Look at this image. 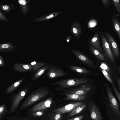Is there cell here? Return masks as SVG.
I'll use <instances>...</instances> for the list:
<instances>
[{
    "mask_svg": "<svg viewBox=\"0 0 120 120\" xmlns=\"http://www.w3.org/2000/svg\"><path fill=\"white\" fill-rule=\"evenodd\" d=\"M0 11L5 13H9L14 9V4H0Z\"/></svg>",
    "mask_w": 120,
    "mask_h": 120,
    "instance_id": "obj_23",
    "label": "cell"
},
{
    "mask_svg": "<svg viewBox=\"0 0 120 120\" xmlns=\"http://www.w3.org/2000/svg\"><path fill=\"white\" fill-rule=\"evenodd\" d=\"M65 100L80 101L84 100L86 97V95H79L75 94H65Z\"/></svg>",
    "mask_w": 120,
    "mask_h": 120,
    "instance_id": "obj_21",
    "label": "cell"
},
{
    "mask_svg": "<svg viewBox=\"0 0 120 120\" xmlns=\"http://www.w3.org/2000/svg\"><path fill=\"white\" fill-rule=\"evenodd\" d=\"M100 32L98 30L96 33L90 41L92 46L100 52H102V49L100 43L99 36Z\"/></svg>",
    "mask_w": 120,
    "mask_h": 120,
    "instance_id": "obj_13",
    "label": "cell"
},
{
    "mask_svg": "<svg viewBox=\"0 0 120 120\" xmlns=\"http://www.w3.org/2000/svg\"><path fill=\"white\" fill-rule=\"evenodd\" d=\"M106 90L108 100L111 108L114 113L120 117V110L116 100L112 94L109 87H107Z\"/></svg>",
    "mask_w": 120,
    "mask_h": 120,
    "instance_id": "obj_5",
    "label": "cell"
},
{
    "mask_svg": "<svg viewBox=\"0 0 120 120\" xmlns=\"http://www.w3.org/2000/svg\"><path fill=\"white\" fill-rule=\"evenodd\" d=\"M5 66V64L4 58L1 55L0 56V66L2 67Z\"/></svg>",
    "mask_w": 120,
    "mask_h": 120,
    "instance_id": "obj_36",
    "label": "cell"
},
{
    "mask_svg": "<svg viewBox=\"0 0 120 120\" xmlns=\"http://www.w3.org/2000/svg\"><path fill=\"white\" fill-rule=\"evenodd\" d=\"M35 83H29L11 96V104L9 111L10 113H13L17 111L21 101L29 93L30 87Z\"/></svg>",
    "mask_w": 120,
    "mask_h": 120,
    "instance_id": "obj_2",
    "label": "cell"
},
{
    "mask_svg": "<svg viewBox=\"0 0 120 120\" xmlns=\"http://www.w3.org/2000/svg\"><path fill=\"white\" fill-rule=\"evenodd\" d=\"M72 53L79 59L83 63L90 66L94 65L93 61L86 55L78 50H72Z\"/></svg>",
    "mask_w": 120,
    "mask_h": 120,
    "instance_id": "obj_12",
    "label": "cell"
},
{
    "mask_svg": "<svg viewBox=\"0 0 120 120\" xmlns=\"http://www.w3.org/2000/svg\"><path fill=\"white\" fill-rule=\"evenodd\" d=\"M111 1L116 10L118 15L120 16V0H111Z\"/></svg>",
    "mask_w": 120,
    "mask_h": 120,
    "instance_id": "obj_29",
    "label": "cell"
},
{
    "mask_svg": "<svg viewBox=\"0 0 120 120\" xmlns=\"http://www.w3.org/2000/svg\"><path fill=\"white\" fill-rule=\"evenodd\" d=\"M108 42L113 54L116 57H117L119 54L118 45L112 35L108 31H104L103 32Z\"/></svg>",
    "mask_w": 120,
    "mask_h": 120,
    "instance_id": "obj_9",
    "label": "cell"
},
{
    "mask_svg": "<svg viewBox=\"0 0 120 120\" xmlns=\"http://www.w3.org/2000/svg\"><path fill=\"white\" fill-rule=\"evenodd\" d=\"M43 112L42 111H38L32 113V115L34 116H39L43 115Z\"/></svg>",
    "mask_w": 120,
    "mask_h": 120,
    "instance_id": "obj_34",
    "label": "cell"
},
{
    "mask_svg": "<svg viewBox=\"0 0 120 120\" xmlns=\"http://www.w3.org/2000/svg\"><path fill=\"white\" fill-rule=\"evenodd\" d=\"M50 64H49L39 69L34 74L31 75V79L32 80H35L39 78L48 70Z\"/></svg>",
    "mask_w": 120,
    "mask_h": 120,
    "instance_id": "obj_20",
    "label": "cell"
},
{
    "mask_svg": "<svg viewBox=\"0 0 120 120\" xmlns=\"http://www.w3.org/2000/svg\"><path fill=\"white\" fill-rule=\"evenodd\" d=\"M90 49L92 53L98 59L100 60L106 61V60L103 55L100 52L92 46H90Z\"/></svg>",
    "mask_w": 120,
    "mask_h": 120,
    "instance_id": "obj_24",
    "label": "cell"
},
{
    "mask_svg": "<svg viewBox=\"0 0 120 120\" xmlns=\"http://www.w3.org/2000/svg\"><path fill=\"white\" fill-rule=\"evenodd\" d=\"M101 1L105 8L108 10L112 3L111 0H101Z\"/></svg>",
    "mask_w": 120,
    "mask_h": 120,
    "instance_id": "obj_32",
    "label": "cell"
},
{
    "mask_svg": "<svg viewBox=\"0 0 120 120\" xmlns=\"http://www.w3.org/2000/svg\"><path fill=\"white\" fill-rule=\"evenodd\" d=\"M18 48L14 46L11 43H9L0 45V52H14V49Z\"/></svg>",
    "mask_w": 120,
    "mask_h": 120,
    "instance_id": "obj_19",
    "label": "cell"
},
{
    "mask_svg": "<svg viewBox=\"0 0 120 120\" xmlns=\"http://www.w3.org/2000/svg\"><path fill=\"white\" fill-rule=\"evenodd\" d=\"M82 86L78 88L68 91L66 92L71 94H75L79 95L86 94L88 93L92 88L89 85Z\"/></svg>",
    "mask_w": 120,
    "mask_h": 120,
    "instance_id": "obj_14",
    "label": "cell"
},
{
    "mask_svg": "<svg viewBox=\"0 0 120 120\" xmlns=\"http://www.w3.org/2000/svg\"><path fill=\"white\" fill-rule=\"evenodd\" d=\"M47 87H41L33 91L20 106L21 110L29 107L34 103L46 97L52 93Z\"/></svg>",
    "mask_w": 120,
    "mask_h": 120,
    "instance_id": "obj_1",
    "label": "cell"
},
{
    "mask_svg": "<svg viewBox=\"0 0 120 120\" xmlns=\"http://www.w3.org/2000/svg\"><path fill=\"white\" fill-rule=\"evenodd\" d=\"M117 82L120 91V79L118 77L117 78Z\"/></svg>",
    "mask_w": 120,
    "mask_h": 120,
    "instance_id": "obj_40",
    "label": "cell"
},
{
    "mask_svg": "<svg viewBox=\"0 0 120 120\" xmlns=\"http://www.w3.org/2000/svg\"><path fill=\"white\" fill-rule=\"evenodd\" d=\"M67 67L71 70L80 74L85 75H92L93 74L90 70L81 67L73 65H69Z\"/></svg>",
    "mask_w": 120,
    "mask_h": 120,
    "instance_id": "obj_17",
    "label": "cell"
},
{
    "mask_svg": "<svg viewBox=\"0 0 120 120\" xmlns=\"http://www.w3.org/2000/svg\"><path fill=\"white\" fill-rule=\"evenodd\" d=\"M26 78V77H24L13 83L5 89L4 92V93L8 94L14 92Z\"/></svg>",
    "mask_w": 120,
    "mask_h": 120,
    "instance_id": "obj_15",
    "label": "cell"
},
{
    "mask_svg": "<svg viewBox=\"0 0 120 120\" xmlns=\"http://www.w3.org/2000/svg\"><path fill=\"white\" fill-rule=\"evenodd\" d=\"M86 105L79 106L72 111L67 116V117L72 116L80 113L86 107Z\"/></svg>",
    "mask_w": 120,
    "mask_h": 120,
    "instance_id": "obj_26",
    "label": "cell"
},
{
    "mask_svg": "<svg viewBox=\"0 0 120 120\" xmlns=\"http://www.w3.org/2000/svg\"><path fill=\"white\" fill-rule=\"evenodd\" d=\"M118 68H119V71L120 73V67H119Z\"/></svg>",
    "mask_w": 120,
    "mask_h": 120,
    "instance_id": "obj_41",
    "label": "cell"
},
{
    "mask_svg": "<svg viewBox=\"0 0 120 120\" xmlns=\"http://www.w3.org/2000/svg\"><path fill=\"white\" fill-rule=\"evenodd\" d=\"M67 42H69V39H68L67 40Z\"/></svg>",
    "mask_w": 120,
    "mask_h": 120,
    "instance_id": "obj_42",
    "label": "cell"
},
{
    "mask_svg": "<svg viewBox=\"0 0 120 120\" xmlns=\"http://www.w3.org/2000/svg\"><path fill=\"white\" fill-rule=\"evenodd\" d=\"M86 104V103L85 102H79L69 104L64 106L55 109L53 110L52 112L63 114L72 111L79 106Z\"/></svg>",
    "mask_w": 120,
    "mask_h": 120,
    "instance_id": "obj_7",
    "label": "cell"
},
{
    "mask_svg": "<svg viewBox=\"0 0 120 120\" xmlns=\"http://www.w3.org/2000/svg\"><path fill=\"white\" fill-rule=\"evenodd\" d=\"M14 71L19 73H25L32 71L30 64H23L16 63H14L12 67Z\"/></svg>",
    "mask_w": 120,
    "mask_h": 120,
    "instance_id": "obj_11",
    "label": "cell"
},
{
    "mask_svg": "<svg viewBox=\"0 0 120 120\" xmlns=\"http://www.w3.org/2000/svg\"><path fill=\"white\" fill-rule=\"evenodd\" d=\"M47 73L43 77L45 78L48 76L49 79H52L56 77L66 76L67 74L61 69L56 66L50 64Z\"/></svg>",
    "mask_w": 120,
    "mask_h": 120,
    "instance_id": "obj_4",
    "label": "cell"
},
{
    "mask_svg": "<svg viewBox=\"0 0 120 120\" xmlns=\"http://www.w3.org/2000/svg\"><path fill=\"white\" fill-rule=\"evenodd\" d=\"M8 109L6 105L4 103L0 107V120H2L4 117L7 113Z\"/></svg>",
    "mask_w": 120,
    "mask_h": 120,
    "instance_id": "obj_28",
    "label": "cell"
},
{
    "mask_svg": "<svg viewBox=\"0 0 120 120\" xmlns=\"http://www.w3.org/2000/svg\"><path fill=\"white\" fill-rule=\"evenodd\" d=\"M52 98L50 97L40 102L30 110L31 112L38 111H42L49 108L52 102Z\"/></svg>",
    "mask_w": 120,
    "mask_h": 120,
    "instance_id": "obj_8",
    "label": "cell"
},
{
    "mask_svg": "<svg viewBox=\"0 0 120 120\" xmlns=\"http://www.w3.org/2000/svg\"><path fill=\"white\" fill-rule=\"evenodd\" d=\"M90 81L85 78H74L66 79L57 81L53 83L51 85H57L63 88L85 85Z\"/></svg>",
    "mask_w": 120,
    "mask_h": 120,
    "instance_id": "obj_3",
    "label": "cell"
},
{
    "mask_svg": "<svg viewBox=\"0 0 120 120\" xmlns=\"http://www.w3.org/2000/svg\"><path fill=\"white\" fill-rule=\"evenodd\" d=\"M112 25L120 40V22L115 12H114L112 18Z\"/></svg>",
    "mask_w": 120,
    "mask_h": 120,
    "instance_id": "obj_16",
    "label": "cell"
},
{
    "mask_svg": "<svg viewBox=\"0 0 120 120\" xmlns=\"http://www.w3.org/2000/svg\"><path fill=\"white\" fill-rule=\"evenodd\" d=\"M100 68L107 72L112 76V73L110 69L107 65L104 62H102L100 66Z\"/></svg>",
    "mask_w": 120,
    "mask_h": 120,
    "instance_id": "obj_30",
    "label": "cell"
},
{
    "mask_svg": "<svg viewBox=\"0 0 120 120\" xmlns=\"http://www.w3.org/2000/svg\"><path fill=\"white\" fill-rule=\"evenodd\" d=\"M62 114L52 112L50 113L49 117L50 120H60L62 118Z\"/></svg>",
    "mask_w": 120,
    "mask_h": 120,
    "instance_id": "obj_27",
    "label": "cell"
},
{
    "mask_svg": "<svg viewBox=\"0 0 120 120\" xmlns=\"http://www.w3.org/2000/svg\"><path fill=\"white\" fill-rule=\"evenodd\" d=\"M30 64L31 65L32 68L31 73H33L38 69L48 65L49 64L42 62L34 61L30 62Z\"/></svg>",
    "mask_w": 120,
    "mask_h": 120,
    "instance_id": "obj_22",
    "label": "cell"
},
{
    "mask_svg": "<svg viewBox=\"0 0 120 120\" xmlns=\"http://www.w3.org/2000/svg\"><path fill=\"white\" fill-rule=\"evenodd\" d=\"M18 2L22 13L24 16H25L29 11L30 0H19Z\"/></svg>",
    "mask_w": 120,
    "mask_h": 120,
    "instance_id": "obj_18",
    "label": "cell"
},
{
    "mask_svg": "<svg viewBox=\"0 0 120 120\" xmlns=\"http://www.w3.org/2000/svg\"><path fill=\"white\" fill-rule=\"evenodd\" d=\"M115 93L120 102V93L114 85L112 86Z\"/></svg>",
    "mask_w": 120,
    "mask_h": 120,
    "instance_id": "obj_35",
    "label": "cell"
},
{
    "mask_svg": "<svg viewBox=\"0 0 120 120\" xmlns=\"http://www.w3.org/2000/svg\"><path fill=\"white\" fill-rule=\"evenodd\" d=\"M97 22L95 20H92L89 22L88 26L89 27H93L97 25Z\"/></svg>",
    "mask_w": 120,
    "mask_h": 120,
    "instance_id": "obj_33",
    "label": "cell"
},
{
    "mask_svg": "<svg viewBox=\"0 0 120 120\" xmlns=\"http://www.w3.org/2000/svg\"><path fill=\"white\" fill-rule=\"evenodd\" d=\"M0 20L4 21H8V19L4 16L3 13L0 11Z\"/></svg>",
    "mask_w": 120,
    "mask_h": 120,
    "instance_id": "obj_37",
    "label": "cell"
},
{
    "mask_svg": "<svg viewBox=\"0 0 120 120\" xmlns=\"http://www.w3.org/2000/svg\"><path fill=\"white\" fill-rule=\"evenodd\" d=\"M84 117L83 115L80 116L67 120H81Z\"/></svg>",
    "mask_w": 120,
    "mask_h": 120,
    "instance_id": "obj_38",
    "label": "cell"
},
{
    "mask_svg": "<svg viewBox=\"0 0 120 120\" xmlns=\"http://www.w3.org/2000/svg\"><path fill=\"white\" fill-rule=\"evenodd\" d=\"M90 117L94 120H104L103 116L96 105L93 101L89 104Z\"/></svg>",
    "mask_w": 120,
    "mask_h": 120,
    "instance_id": "obj_10",
    "label": "cell"
},
{
    "mask_svg": "<svg viewBox=\"0 0 120 120\" xmlns=\"http://www.w3.org/2000/svg\"><path fill=\"white\" fill-rule=\"evenodd\" d=\"M26 120H29L28 119H27Z\"/></svg>",
    "mask_w": 120,
    "mask_h": 120,
    "instance_id": "obj_43",
    "label": "cell"
},
{
    "mask_svg": "<svg viewBox=\"0 0 120 120\" xmlns=\"http://www.w3.org/2000/svg\"><path fill=\"white\" fill-rule=\"evenodd\" d=\"M77 27H73L72 29L73 32L75 34H77L78 33V29H77Z\"/></svg>",
    "mask_w": 120,
    "mask_h": 120,
    "instance_id": "obj_39",
    "label": "cell"
},
{
    "mask_svg": "<svg viewBox=\"0 0 120 120\" xmlns=\"http://www.w3.org/2000/svg\"><path fill=\"white\" fill-rule=\"evenodd\" d=\"M100 36L105 54L110 60L112 62H113L114 61V58L113 54L106 38L103 32L100 33Z\"/></svg>",
    "mask_w": 120,
    "mask_h": 120,
    "instance_id": "obj_6",
    "label": "cell"
},
{
    "mask_svg": "<svg viewBox=\"0 0 120 120\" xmlns=\"http://www.w3.org/2000/svg\"><path fill=\"white\" fill-rule=\"evenodd\" d=\"M100 69L106 79L111 83L112 86L113 85V81L109 74L101 68H100Z\"/></svg>",
    "mask_w": 120,
    "mask_h": 120,
    "instance_id": "obj_31",
    "label": "cell"
},
{
    "mask_svg": "<svg viewBox=\"0 0 120 120\" xmlns=\"http://www.w3.org/2000/svg\"><path fill=\"white\" fill-rule=\"evenodd\" d=\"M57 13L51 14L48 15L44 16L34 20V21L36 22H40L47 20L48 19H51L57 15Z\"/></svg>",
    "mask_w": 120,
    "mask_h": 120,
    "instance_id": "obj_25",
    "label": "cell"
}]
</instances>
